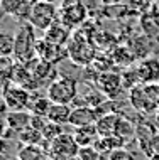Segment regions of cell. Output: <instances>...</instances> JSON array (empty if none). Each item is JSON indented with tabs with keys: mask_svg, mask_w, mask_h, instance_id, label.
<instances>
[{
	"mask_svg": "<svg viewBox=\"0 0 159 160\" xmlns=\"http://www.w3.org/2000/svg\"><path fill=\"white\" fill-rule=\"evenodd\" d=\"M36 29L29 22H22L15 32V51L14 59L19 64H29L37 56L36 52Z\"/></svg>",
	"mask_w": 159,
	"mask_h": 160,
	"instance_id": "1",
	"label": "cell"
},
{
	"mask_svg": "<svg viewBox=\"0 0 159 160\" xmlns=\"http://www.w3.org/2000/svg\"><path fill=\"white\" fill-rule=\"evenodd\" d=\"M48 98L53 103L59 105H70L78 98V81L71 76H59L54 78L48 86Z\"/></svg>",
	"mask_w": 159,
	"mask_h": 160,
	"instance_id": "2",
	"label": "cell"
},
{
	"mask_svg": "<svg viewBox=\"0 0 159 160\" xmlns=\"http://www.w3.org/2000/svg\"><path fill=\"white\" fill-rule=\"evenodd\" d=\"M56 20H59V12L54 7L53 2H39L34 5L31 15H29L27 22L32 25L34 29H39V31H48Z\"/></svg>",
	"mask_w": 159,
	"mask_h": 160,
	"instance_id": "3",
	"label": "cell"
},
{
	"mask_svg": "<svg viewBox=\"0 0 159 160\" xmlns=\"http://www.w3.org/2000/svg\"><path fill=\"white\" fill-rule=\"evenodd\" d=\"M2 98L10 111H22L25 108L29 110L32 94L29 89L22 88V86H19L15 83H7V84H3Z\"/></svg>",
	"mask_w": 159,
	"mask_h": 160,
	"instance_id": "4",
	"label": "cell"
},
{
	"mask_svg": "<svg viewBox=\"0 0 159 160\" xmlns=\"http://www.w3.org/2000/svg\"><path fill=\"white\" fill-rule=\"evenodd\" d=\"M78 152H80V145L76 143L75 137L70 135V133H63V135H59L56 140L51 142L49 155L54 158L70 160V158L78 157Z\"/></svg>",
	"mask_w": 159,
	"mask_h": 160,
	"instance_id": "5",
	"label": "cell"
},
{
	"mask_svg": "<svg viewBox=\"0 0 159 160\" xmlns=\"http://www.w3.org/2000/svg\"><path fill=\"white\" fill-rule=\"evenodd\" d=\"M36 52H37V58L39 59L48 61L51 64H56V62L63 61V59L68 56V51H64L63 46L54 44V42L48 41V39H37Z\"/></svg>",
	"mask_w": 159,
	"mask_h": 160,
	"instance_id": "6",
	"label": "cell"
},
{
	"mask_svg": "<svg viewBox=\"0 0 159 160\" xmlns=\"http://www.w3.org/2000/svg\"><path fill=\"white\" fill-rule=\"evenodd\" d=\"M85 19H87V8H85V5L81 2H78V0L64 3L63 8L59 10V20H61L63 24H66L68 27L83 24Z\"/></svg>",
	"mask_w": 159,
	"mask_h": 160,
	"instance_id": "7",
	"label": "cell"
},
{
	"mask_svg": "<svg viewBox=\"0 0 159 160\" xmlns=\"http://www.w3.org/2000/svg\"><path fill=\"white\" fill-rule=\"evenodd\" d=\"M140 84H159V59L144 58L135 68Z\"/></svg>",
	"mask_w": 159,
	"mask_h": 160,
	"instance_id": "8",
	"label": "cell"
},
{
	"mask_svg": "<svg viewBox=\"0 0 159 160\" xmlns=\"http://www.w3.org/2000/svg\"><path fill=\"white\" fill-rule=\"evenodd\" d=\"M98 111L93 106H76L73 108L71 116H70V125L75 128H81V127H90L95 125L98 122Z\"/></svg>",
	"mask_w": 159,
	"mask_h": 160,
	"instance_id": "9",
	"label": "cell"
},
{
	"mask_svg": "<svg viewBox=\"0 0 159 160\" xmlns=\"http://www.w3.org/2000/svg\"><path fill=\"white\" fill-rule=\"evenodd\" d=\"M98 88H100L102 93H105L109 98H115L124 89L122 76L114 74V72H105V74H102L98 78Z\"/></svg>",
	"mask_w": 159,
	"mask_h": 160,
	"instance_id": "10",
	"label": "cell"
},
{
	"mask_svg": "<svg viewBox=\"0 0 159 160\" xmlns=\"http://www.w3.org/2000/svg\"><path fill=\"white\" fill-rule=\"evenodd\" d=\"M31 118H32V113L31 111H8V113L3 116V122H5L8 127H10L14 132H22V130L31 127Z\"/></svg>",
	"mask_w": 159,
	"mask_h": 160,
	"instance_id": "11",
	"label": "cell"
},
{
	"mask_svg": "<svg viewBox=\"0 0 159 160\" xmlns=\"http://www.w3.org/2000/svg\"><path fill=\"white\" fill-rule=\"evenodd\" d=\"M44 39H48V41L54 42L58 46H64L68 42V39H70V27L66 24H63L61 20H56L48 31H46Z\"/></svg>",
	"mask_w": 159,
	"mask_h": 160,
	"instance_id": "12",
	"label": "cell"
},
{
	"mask_svg": "<svg viewBox=\"0 0 159 160\" xmlns=\"http://www.w3.org/2000/svg\"><path fill=\"white\" fill-rule=\"evenodd\" d=\"M117 122H119V115H115V113H109V115L100 116L98 122L95 123L100 138L114 137L115 132H117Z\"/></svg>",
	"mask_w": 159,
	"mask_h": 160,
	"instance_id": "13",
	"label": "cell"
},
{
	"mask_svg": "<svg viewBox=\"0 0 159 160\" xmlns=\"http://www.w3.org/2000/svg\"><path fill=\"white\" fill-rule=\"evenodd\" d=\"M17 157L20 160H49L51 155L42 145H22Z\"/></svg>",
	"mask_w": 159,
	"mask_h": 160,
	"instance_id": "14",
	"label": "cell"
},
{
	"mask_svg": "<svg viewBox=\"0 0 159 160\" xmlns=\"http://www.w3.org/2000/svg\"><path fill=\"white\" fill-rule=\"evenodd\" d=\"M76 143L80 147H88V145H95L97 140L100 138L97 132V127L95 125H90V127H81V128H76V132L73 133Z\"/></svg>",
	"mask_w": 159,
	"mask_h": 160,
	"instance_id": "15",
	"label": "cell"
},
{
	"mask_svg": "<svg viewBox=\"0 0 159 160\" xmlns=\"http://www.w3.org/2000/svg\"><path fill=\"white\" fill-rule=\"evenodd\" d=\"M71 108L70 105H59V103H53L49 113H48V120L58 125H70V116H71Z\"/></svg>",
	"mask_w": 159,
	"mask_h": 160,
	"instance_id": "16",
	"label": "cell"
},
{
	"mask_svg": "<svg viewBox=\"0 0 159 160\" xmlns=\"http://www.w3.org/2000/svg\"><path fill=\"white\" fill-rule=\"evenodd\" d=\"M51 106H53V101L46 96H39V94H32L31 98V105H29V111L32 115H39V116H48Z\"/></svg>",
	"mask_w": 159,
	"mask_h": 160,
	"instance_id": "17",
	"label": "cell"
},
{
	"mask_svg": "<svg viewBox=\"0 0 159 160\" xmlns=\"http://www.w3.org/2000/svg\"><path fill=\"white\" fill-rule=\"evenodd\" d=\"M135 133H137V125L134 122H130L127 116H119L117 132H115V135L120 137L124 142H127L129 138H132Z\"/></svg>",
	"mask_w": 159,
	"mask_h": 160,
	"instance_id": "18",
	"label": "cell"
},
{
	"mask_svg": "<svg viewBox=\"0 0 159 160\" xmlns=\"http://www.w3.org/2000/svg\"><path fill=\"white\" fill-rule=\"evenodd\" d=\"M17 140H19L20 145H41L44 137H42V132L29 127V128H25L22 132L17 133Z\"/></svg>",
	"mask_w": 159,
	"mask_h": 160,
	"instance_id": "19",
	"label": "cell"
},
{
	"mask_svg": "<svg viewBox=\"0 0 159 160\" xmlns=\"http://www.w3.org/2000/svg\"><path fill=\"white\" fill-rule=\"evenodd\" d=\"M14 51H15V34L2 32L0 34V54L14 56Z\"/></svg>",
	"mask_w": 159,
	"mask_h": 160,
	"instance_id": "20",
	"label": "cell"
},
{
	"mask_svg": "<svg viewBox=\"0 0 159 160\" xmlns=\"http://www.w3.org/2000/svg\"><path fill=\"white\" fill-rule=\"evenodd\" d=\"M63 133H66V132H64V128H63V125H58V123L49 122L48 127H46L44 132H42V137H44L46 142H53V140H56L59 135H63Z\"/></svg>",
	"mask_w": 159,
	"mask_h": 160,
	"instance_id": "21",
	"label": "cell"
},
{
	"mask_svg": "<svg viewBox=\"0 0 159 160\" xmlns=\"http://www.w3.org/2000/svg\"><path fill=\"white\" fill-rule=\"evenodd\" d=\"M103 155L100 153V150L95 145H88V147H80L78 158L80 160H100Z\"/></svg>",
	"mask_w": 159,
	"mask_h": 160,
	"instance_id": "22",
	"label": "cell"
},
{
	"mask_svg": "<svg viewBox=\"0 0 159 160\" xmlns=\"http://www.w3.org/2000/svg\"><path fill=\"white\" fill-rule=\"evenodd\" d=\"M137 83H140V81H139V76H137V71H135V69L125 71V72L122 74V84H124V88L132 89V88H135Z\"/></svg>",
	"mask_w": 159,
	"mask_h": 160,
	"instance_id": "23",
	"label": "cell"
},
{
	"mask_svg": "<svg viewBox=\"0 0 159 160\" xmlns=\"http://www.w3.org/2000/svg\"><path fill=\"white\" fill-rule=\"evenodd\" d=\"M0 7H2L3 14L15 17L17 7H19V0H0Z\"/></svg>",
	"mask_w": 159,
	"mask_h": 160,
	"instance_id": "24",
	"label": "cell"
},
{
	"mask_svg": "<svg viewBox=\"0 0 159 160\" xmlns=\"http://www.w3.org/2000/svg\"><path fill=\"white\" fill-rule=\"evenodd\" d=\"M48 123H49L48 116L32 115V118H31V127H32L34 130H39V132H44V128L48 127Z\"/></svg>",
	"mask_w": 159,
	"mask_h": 160,
	"instance_id": "25",
	"label": "cell"
},
{
	"mask_svg": "<svg viewBox=\"0 0 159 160\" xmlns=\"http://www.w3.org/2000/svg\"><path fill=\"white\" fill-rule=\"evenodd\" d=\"M109 160H134V155L125 148H119L109 155Z\"/></svg>",
	"mask_w": 159,
	"mask_h": 160,
	"instance_id": "26",
	"label": "cell"
},
{
	"mask_svg": "<svg viewBox=\"0 0 159 160\" xmlns=\"http://www.w3.org/2000/svg\"><path fill=\"white\" fill-rule=\"evenodd\" d=\"M151 150H152V155L154 153L159 155V133H156V135L152 137V140H151Z\"/></svg>",
	"mask_w": 159,
	"mask_h": 160,
	"instance_id": "27",
	"label": "cell"
},
{
	"mask_svg": "<svg viewBox=\"0 0 159 160\" xmlns=\"http://www.w3.org/2000/svg\"><path fill=\"white\" fill-rule=\"evenodd\" d=\"M103 5H117V3H120L122 0H100Z\"/></svg>",
	"mask_w": 159,
	"mask_h": 160,
	"instance_id": "28",
	"label": "cell"
},
{
	"mask_svg": "<svg viewBox=\"0 0 159 160\" xmlns=\"http://www.w3.org/2000/svg\"><path fill=\"white\" fill-rule=\"evenodd\" d=\"M8 160H20L19 157H17V155H15V157H12V158H8Z\"/></svg>",
	"mask_w": 159,
	"mask_h": 160,
	"instance_id": "29",
	"label": "cell"
},
{
	"mask_svg": "<svg viewBox=\"0 0 159 160\" xmlns=\"http://www.w3.org/2000/svg\"><path fill=\"white\" fill-rule=\"evenodd\" d=\"M42 2H53L54 3V0H42Z\"/></svg>",
	"mask_w": 159,
	"mask_h": 160,
	"instance_id": "30",
	"label": "cell"
},
{
	"mask_svg": "<svg viewBox=\"0 0 159 160\" xmlns=\"http://www.w3.org/2000/svg\"><path fill=\"white\" fill-rule=\"evenodd\" d=\"M49 160H59V158H54V157H51V158H49Z\"/></svg>",
	"mask_w": 159,
	"mask_h": 160,
	"instance_id": "31",
	"label": "cell"
},
{
	"mask_svg": "<svg viewBox=\"0 0 159 160\" xmlns=\"http://www.w3.org/2000/svg\"><path fill=\"white\" fill-rule=\"evenodd\" d=\"M157 125H159V113H157Z\"/></svg>",
	"mask_w": 159,
	"mask_h": 160,
	"instance_id": "32",
	"label": "cell"
}]
</instances>
